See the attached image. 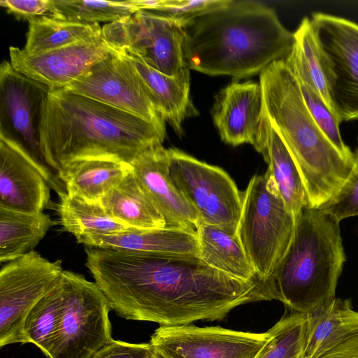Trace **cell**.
Listing matches in <instances>:
<instances>
[{"instance_id": "29", "label": "cell", "mask_w": 358, "mask_h": 358, "mask_svg": "<svg viewBox=\"0 0 358 358\" xmlns=\"http://www.w3.org/2000/svg\"><path fill=\"white\" fill-rule=\"evenodd\" d=\"M99 24L43 18L29 22L24 52L36 55L100 37Z\"/></svg>"}, {"instance_id": "12", "label": "cell", "mask_w": 358, "mask_h": 358, "mask_svg": "<svg viewBox=\"0 0 358 358\" xmlns=\"http://www.w3.org/2000/svg\"><path fill=\"white\" fill-rule=\"evenodd\" d=\"M62 89L124 110L166 132L165 121L155 108L142 80L128 58L118 52Z\"/></svg>"}, {"instance_id": "36", "label": "cell", "mask_w": 358, "mask_h": 358, "mask_svg": "<svg viewBox=\"0 0 358 358\" xmlns=\"http://www.w3.org/2000/svg\"><path fill=\"white\" fill-rule=\"evenodd\" d=\"M0 5L16 18L29 22L43 19H59L52 0H1Z\"/></svg>"}, {"instance_id": "27", "label": "cell", "mask_w": 358, "mask_h": 358, "mask_svg": "<svg viewBox=\"0 0 358 358\" xmlns=\"http://www.w3.org/2000/svg\"><path fill=\"white\" fill-rule=\"evenodd\" d=\"M56 211L64 231L78 240L92 234H115L131 229L110 216L100 203H91L67 193L59 196Z\"/></svg>"}, {"instance_id": "21", "label": "cell", "mask_w": 358, "mask_h": 358, "mask_svg": "<svg viewBox=\"0 0 358 358\" xmlns=\"http://www.w3.org/2000/svg\"><path fill=\"white\" fill-rule=\"evenodd\" d=\"M130 169L131 166L122 162L91 159L73 162L62 168L57 175L69 195L100 203Z\"/></svg>"}, {"instance_id": "20", "label": "cell", "mask_w": 358, "mask_h": 358, "mask_svg": "<svg viewBox=\"0 0 358 358\" xmlns=\"http://www.w3.org/2000/svg\"><path fill=\"white\" fill-rule=\"evenodd\" d=\"M124 55L142 80L157 112L181 135L185 120L196 113L190 99V69L186 68L176 76H167L135 57Z\"/></svg>"}, {"instance_id": "13", "label": "cell", "mask_w": 358, "mask_h": 358, "mask_svg": "<svg viewBox=\"0 0 358 358\" xmlns=\"http://www.w3.org/2000/svg\"><path fill=\"white\" fill-rule=\"evenodd\" d=\"M50 90L48 86L17 71L10 62H1L0 136L15 142L48 168L40 149V127L43 105Z\"/></svg>"}, {"instance_id": "38", "label": "cell", "mask_w": 358, "mask_h": 358, "mask_svg": "<svg viewBox=\"0 0 358 358\" xmlns=\"http://www.w3.org/2000/svg\"><path fill=\"white\" fill-rule=\"evenodd\" d=\"M316 358H358V330Z\"/></svg>"}, {"instance_id": "26", "label": "cell", "mask_w": 358, "mask_h": 358, "mask_svg": "<svg viewBox=\"0 0 358 358\" xmlns=\"http://www.w3.org/2000/svg\"><path fill=\"white\" fill-rule=\"evenodd\" d=\"M263 157L268 164L265 175L296 219L302 209L308 206L306 191L292 157L271 125Z\"/></svg>"}, {"instance_id": "33", "label": "cell", "mask_w": 358, "mask_h": 358, "mask_svg": "<svg viewBox=\"0 0 358 358\" xmlns=\"http://www.w3.org/2000/svg\"><path fill=\"white\" fill-rule=\"evenodd\" d=\"M298 82L304 102L316 124L344 157L354 162V153L341 137L339 124L342 121L309 85L299 80Z\"/></svg>"}, {"instance_id": "23", "label": "cell", "mask_w": 358, "mask_h": 358, "mask_svg": "<svg viewBox=\"0 0 358 358\" xmlns=\"http://www.w3.org/2000/svg\"><path fill=\"white\" fill-rule=\"evenodd\" d=\"M306 315L305 358H316L358 330V312L353 309L350 299L334 297Z\"/></svg>"}, {"instance_id": "7", "label": "cell", "mask_w": 358, "mask_h": 358, "mask_svg": "<svg viewBox=\"0 0 358 358\" xmlns=\"http://www.w3.org/2000/svg\"><path fill=\"white\" fill-rule=\"evenodd\" d=\"M63 306L57 336L48 358H91L113 341L106 295L83 275L64 271L61 275Z\"/></svg>"}, {"instance_id": "34", "label": "cell", "mask_w": 358, "mask_h": 358, "mask_svg": "<svg viewBox=\"0 0 358 358\" xmlns=\"http://www.w3.org/2000/svg\"><path fill=\"white\" fill-rule=\"evenodd\" d=\"M231 0H162L157 8L143 10L184 28L194 20L228 5Z\"/></svg>"}, {"instance_id": "28", "label": "cell", "mask_w": 358, "mask_h": 358, "mask_svg": "<svg viewBox=\"0 0 358 358\" xmlns=\"http://www.w3.org/2000/svg\"><path fill=\"white\" fill-rule=\"evenodd\" d=\"M293 34V47L285 59L287 65L297 80L309 85L334 113L321 54L310 19L304 17Z\"/></svg>"}, {"instance_id": "35", "label": "cell", "mask_w": 358, "mask_h": 358, "mask_svg": "<svg viewBox=\"0 0 358 358\" xmlns=\"http://www.w3.org/2000/svg\"><path fill=\"white\" fill-rule=\"evenodd\" d=\"M318 208L339 222L358 215V145L354 152V167L350 176L339 192Z\"/></svg>"}, {"instance_id": "24", "label": "cell", "mask_w": 358, "mask_h": 358, "mask_svg": "<svg viewBox=\"0 0 358 358\" xmlns=\"http://www.w3.org/2000/svg\"><path fill=\"white\" fill-rule=\"evenodd\" d=\"M196 232L199 256L207 264L240 280H262L257 275L237 234L201 222Z\"/></svg>"}, {"instance_id": "2", "label": "cell", "mask_w": 358, "mask_h": 358, "mask_svg": "<svg viewBox=\"0 0 358 358\" xmlns=\"http://www.w3.org/2000/svg\"><path fill=\"white\" fill-rule=\"evenodd\" d=\"M166 132L137 116L64 89H50L43 105L40 149L57 174L79 160L101 159L131 166Z\"/></svg>"}, {"instance_id": "6", "label": "cell", "mask_w": 358, "mask_h": 358, "mask_svg": "<svg viewBox=\"0 0 358 358\" xmlns=\"http://www.w3.org/2000/svg\"><path fill=\"white\" fill-rule=\"evenodd\" d=\"M295 223L273 183L265 174L254 176L242 193L236 234L257 275L267 285L291 244Z\"/></svg>"}, {"instance_id": "37", "label": "cell", "mask_w": 358, "mask_h": 358, "mask_svg": "<svg viewBox=\"0 0 358 358\" xmlns=\"http://www.w3.org/2000/svg\"><path fill=\"white\" fill-rule=\"evenodd\" d=\"M152 350L150 343H131L113 339L91 358H147Z\"/></svg>"}, {"instance_id": "10", "label": "cell", "mask_w": 358, "mask_h": 358, "mask_svg": "<svg viewBox=\"0 0 358 358\" xmlns=\"http://www.w3.org/2000/svg\"><path fill=\"white\" fill-rule=\"evenodd\" d=\"M101 37L117 52L135 57L151 68L173 76L186 68L183 28L141 10L101 27Z\"/></svg>"}, {"instance_id": "5", "label": "cell", "mask_w": 358, "mask_h": 358, "mask_svg": "<svg viewBox=\"0 0 358 358\" xmlns=\"http://www.w3.org/2000/svg\"><path fill=\"white\" fill-rule=\"evenodd\" d=\"M345 260L340 222L320 208L304 207L291 244L268 281L273 300L296 313L312 312L336 297Z\"/></svg>"}, {"instance_id": "16", "label": "cell", "mask_w": 358, "mask_h": 358, "mask_svg": "<svg viewBox=\"0 0 358 358\" xmlns=\"http://www.w3.org/2000/svg\"><path fill=\"white\" fill-rule=\"evenodd\" d=\"M211 115L225 143L233 146L249 143L264 154L271 124L259 83H231L217 94Z\"/></svg>"}, {"instance_id": "30", "label": "cell", "mask_w": 358, "mask_h": 358, "mask_svg": "<svg viewBox=\"0 0 358 358\" xmlns=\"http://www.w3.org/2000/svg\"><path fill=\"white\" fill-rule=\"evenodd\" d=\"M63 299L60 278L57 284L34 306L24 322L29 342L36 345L48 357L57 336Z\"/></svg>"}, {"instance_id": "3", "label": "cell", "mask_w": 358, "mask_h": 358, "mask_svg": "<svg viewBox=\"0 0 358 358\" xmlns=\"http://www.w3.org/2000/svg\"><path fill=\"white\" fill-rule=\"evenodd\" d=\"M184 55L189 69L241 79L261 73L290 53L294 34L275 11L254 1H234L184 28Z\"/></svg>"}, {"instance_id": "4", "label": "cell", "mask_w": 358, "mask_h": 358, "mask_svg": "<svg viewBox=\"0 0 358 358\" xmlns=\"http://www.w3.org/2000/svg\"><path fill=\"white\" fill-rule=\"evenodd\" d=\"M259 83L267 118L299 169L308 207L318 208L339 192L354 162L344 157L316 124L285 59L266 67Z\"/></svg>"}, {"instance_id": "17", "label": "cell", "mask_w": 358, "mask_h": 358, "mask_svg": "<svg viewBox=\"0 0 358 358\" xmlns=\"http://www.w3.org/2000/svg\"><path fill=\"white\" fill-rule=\"evenodd\" d=\"M117 51L100 36L36 55L10 46V62L17 71L50 89H61Z\"/></svg>"}, {"instance_id": "19", "label": "cell", "mask_w": 358, "mask_h": 358, "mask_svg": "<svg viewBox=\"0 0 358 358\" xmlns=\"http://www.w3.org/2000/svg\"><path fill=\"white\" fill-rule=\"evenodd\" d=\"M87 248L151 253L199 254L197 232L173 228L134 229L115 234H92L77 240Z\"/></svg>"}, {"instance_id": "8", "label": "cell", "mask_w": 358, "mask_h": 358, "mask_svg": "<svg viewBox=\"0 0 358 358\" xmlns=\"http://www.w3.org/2000/svg\"><path fill=\"white\" fill-rule=\"evenodd\" d=\"M169 174L199 221L236 234L242 193L229 174L176 148L169 149Z\"/></svg>"}, {"instance_id": "31", "label": "cell", "mask_w": 358, "mask_h": 358, "mask_svg": "<svg viewBox=\"0 0 358 358\" xmlns=\"http://www.w3.org/2000/svg\"><path fill=\"white\" fill-rule=\"evenodd\" d=\"M308 332L306 314L282 317L268 330L270 338L257 358H305Z\"/></svg>"}, {"instance_id": "9", "label": "cell", "mask_w": 358, "mask_h": 358, "mask_svg": "<svg viewBox=\"0 0 358 358\" xmlns=\"http://www.w3.org/2000/svg\"><path fill=\"white\" fill-rule=\"evenodd\" d=\"M60 260L50 262L33 250L5 263L0 271V347L29 343L26 317L59 282Z\"/></svg>"}, {"instance_id": "32", "label": "cell", "mask_w": 358, "mask_h": 358, "mask_svg": "<svg viewBox=\"0 0 358 358\" xmlns=\"http://www.w3.org/2000/svg\"><path fill=\"white\" fill-rule=\"evenodd\" d=\"M59 20L83 24L113 22L138 12L134 1L52 0Z\"/></svg>"}, {"instance_id": "14", "label": "cell", "mask_w": 358, "mask_h": 358, "mask_svg": "<svg viewBox=\"0 0 358 358\" xmlns=\"http://www.w3.org/2000/svg\"><path fill=\"white\" fill-rule=\"evenodd\" d=\"M269 338L268 331L184 324L160 326L150 343L165 358H257Z\"/></svg>"}, {"instance_id": "25", "label": "cell", "mask_w": 358, "mask_h": 358, "mask_svg": "<svg viewBox=\"0 0 358 358\" xmlns=\"http://www.w3.org/2000/svg\"><path fill=\"white\" fill-rule=\"evenodd\" d=\"M55 223L43 212L28 213L0 206V262L31 251Z\"/></svg>"}, {"instance_id": "39", "label": "cell", "mask_w": 358, "mask_h": 358, "mask_svg": "<svg viewBox=\"0 0 358 358\" xmlns=\"http://www.w3.org/2000/svg\"><path fill=\"white\" fill-rule=\"evenodd\" d=\"M147 358H165L162 355H161L159 352L156 351L155 349H153L150 352V355Z\"/></svg>"}, {"instance_id": "11", "label": "cell", "mask_w": 358, "mask_h": 358, "mask_svg": "<svg viewBox=\"0 0 358 358\" xmlns=\"http://www.w3.org/2000/svg\"><path fill=\"white\" fill-rule=\"evenodd\" d=\"M310 22L334 112L342 122L358 120V24L323 13H314Z\"/></svg>"}, {"instance_id": "18", "label": "cell", "mask_w": 358, "mask_h": 358, "mask_svg": "<svg viewBox=\"0 0 358 358\" xmlns=\"http://www.w3.org/2000/svg\"><path fill=\"white\" fill-rule=\"evenodd\" d=\"M169 162V149L159 145L142 153L131 168L164 218L166 228L196 231L198 214L171 181Z\"/></svg>"}, {"instance_id": "22", "label": "cell", "mask_w": 358, "mask_h": 358, "mask_svg": "<svg viewBox=\"0 0 358 358\" xmlns=\"http://www.w3.org/2000/svg\"><path fill=\"white\" fill-rule=\"evenodd\" d=\"M100 203L110 216L131 229H153L166 227L164 218L132 168L101 199Z\"/></svg>"}, {"instance_id": "1", "label": "cell", "mask_w": 358, "mask_h": 358, "mask_svg": "<svg viewBox=\"0 0 358 358\" xmlns=\"http://www.w3.org/2000/svg\"><path fill=\"white\" fill-rule=\"evenodd\" d=\"M85 265L121 317L160 326L222 320L245 303L272 300L266 282L246 281L199 255L87 248Z\"/></svg>"}, {"instance_id": "15", "label": "cell", "mask_w": 358, "mask_h": 358, "mask_svg": "<svg viewBox=\"0 0 358 358\" xmlns=\"http://www.w3.org/2000/svg\"><path fill=\"white\" fill-rule=\"evenodd\" d=\"M50 188L66 193L50 168L35 161L15 142L0 136V206L28 213L43 212L50 205Z\"/></svg>"}]
</instances>
